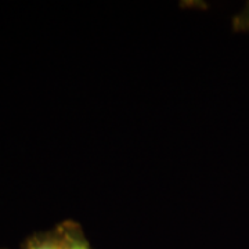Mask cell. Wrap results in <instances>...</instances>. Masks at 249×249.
<instances>
[{"mask_svg":"<svg viewBox=\"0 0 249 249\" xmlns=\"http://www.w3.org/2000/svg\"><path fill=\"white\" fill-rule=\"evenodd\" d=\"M24 249H67V237L64 224H58L53 230L46 232H39L29 237Z\"/></svg>","mask_w":249,"mask_h":249,"instance_id":"1","label":"cell"},{"mask_svg":"<svg viewBox=\"0 0 249 249\" xmlns=\"http://www.w3.org/2000/svg\"><path fill=\"white\" fill-rule=\"evenodd\" d=\"M62 224L67 237V249H93L80 224L72 220H65Z\"/></svg>","mask_w":249,"mask_h":249,"instance_id":"2","label":"cell"},{"mask_svg":"<svg viewBox=\"0 0 249 249\" xmlns=\"http://www.w3.org/2000/svg\"><path fill=\"white\" fill-rule=\"evenodd\" d=\"M234 29L249 34V3L234 17Z\"/></svg>","mask_w":249,"mask_h":249,"instance_id":"3","label":"cell"}]
</instances>
